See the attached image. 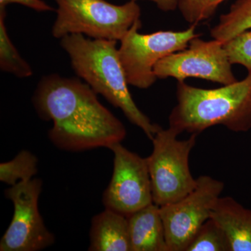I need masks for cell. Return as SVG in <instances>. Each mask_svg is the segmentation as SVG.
Instances as JSON below:
<instances>
[{
	"label": "cell",
	"instance_id": "9c48e42d",
	"mask_svg": "<svg viewBox=\"0 0 251 251\" xmlns=\"http://www.w3.org/2000/svg\"><path fill=\"white\" fill-rule=\"evenodd\" d=\"M109 150L114 155L113 172L102 201L105 209L128 217L153 203L148 162L121 143Z\"/></svg>",
	"mask_w": 251,
	"mask_h": 251
},
{
	"label": "cell",
	"instance_id": "9a60e30c",
	"mask_svg": "<svg viewBox=\"0 0 251 251\" xmlns=\"http://www.w3.org/2000/svg\"><path fill=\"white\" fill-rule=\"evenodd\" d=\"M6 11L0 9V69L20 78L33 75L32 68L19 53L10 39L5 24Z\"/></svg>",
	"mask_w": 251,
	"mask_h": 251
},
{
	"label": "cell",
	"instance_id": "d6986e66",
	"mask_svg": "<svg viewBox=\"0 0 251 251\" xmlns=\"http://www.w3.org/2000/svg\"><path fill=\"white\" fill-rule=\"evenodd\" d=\"M224 48L229 62L240 64L251 74V34L247 31L225 43Z\"/></svg>",
	"mask_w": 251,
	"mask_h": 251
},
{
	"label": "cell",
	"instance_id": "7a4b0ae2",
	"mask_svg": "<svg viewBox=\"0 0 251 251\" xmlns=\"http://www.w3.org/2000/svg\"><path fill=\"white\" fill-rule=\"evenodd\" d=\"M117 43L71 34L61 39L60 44L77 76L96 93L120 109L130 123L139 127L152 140L162 127L153 124L135 104L128 89Z\"/></svg>",
	"mask_w": 251,
	"mask_h": 251
},
{
	"label": "cell",
	"instance_id": "52a82bcc",
	"mask_svg": "<svg viewBox=\"0 0 251 251\" xmlns=\"http://www.w3.org/2000/svg\"><path fill=\"white\" fill-rule=\"evenodd\" d=\"M196 188L182 199L160 206L168 251H186L200 227L210 219L224 184L207 175L197 178Z\"/></svg>",
	"mask_w": 251,
	"mask_h": 251
},
{
	"label": "cell",
	"instance_id": "7402d4cb",
	"mask_svg": "<svg viewBox=\"0 0 251 251\" xmlns=\"http://www.w3.org/2000/svg\"><path fill=\"white\" fill-rule=\"evenodd\" d=\"M249 31H250V33H251V30H249Z\"/></svg>",
	"mask_w": 251,
	"mask_h": 251
},
{
	"label": "cell",
	"instance_id": "e0dca14e",
	"mask_svg": "<svg viewBox=\"0 0 251 251\" xmlns=\"http://www.w3.org/2000/svg\"><path fill=\"white\" fill-rule=\"evenodd\" d=\"M186 251H231V248L224 229L210 218L198 229Z\"/></svg>",
	"mask_w": 251,
	"mask_h": 251
},
{
	"label": "cell",
	"instance_id": "ffe728a7",
	"mask_svg": "<svg viewBox=\"0 0 251 251\" xmlns=\"http://www.w3.org/2000/svg\"><path fill=\"white\" fill-rule=\"evenodd\" d=\"M10 4H18L34 10L38 12L54 11L53 8L43 0H0V9H6Z\"/></svg>",
	"mask_w": 251,
	"mask_h": 251
},
{
	"label": "cell",
	"instance_id": "8fae6325",
	"mask_svg": "<svg viewBox=\"0 0 251 251\" xmlns=\"http://www.w3.org/2000/svg\"><path fill=\"white\" fill-rule=\"evenodd\" d=\"M211 218L224 229L231 251H251V210L234 198L220 197Z\"/></svg>",
	"mask_w": 251,
	"mask_h": 251
},
{
	"label": "cell",
	"instance_id": "ba28073f",
	"mask_svg": "<svg viewBox=\"0 0 251 251\" xmlns=\"http://www.w3.org/2000/svg\"><path fill=\"white\" fill-rule=\"evenodd\" d=\"M43 182L33 178L5 190L14 204V212L1 241V251H39L50 247L55 237L44 224L39 210Z\"/></svg>",
	"mask_w": 251,
	"mask_h": 251
},
{
	"label": "cell",
	"instance_id": "44dd1931",
	"mask_svg": "<svg viewBox=\"0 0 251 251\" xmlns=\"http://www.w3.org/2000/svg\"><path fill=\"white\" fill-rule=\"evenodd\" d=\"M133 1H138V0H133ZM154 3L158 9L163 11H174L178 8L179 0H145Z\"/></svg>",
	"mask_w": 251,
	"mask_h": 251
},
{
	"label": "cell",
	"instance_id": "277c9868",
	"mask_svg": "<svg viewBox=\"0 0 251 251\" xmlns=\"http://www.w3.org/2000/svg\"><path fill=\"white\" fill-rule=\"evenodd\" d=\"M57 6L52 35L62 39L82 34L94 39L121 41L135 23L141 10L130 0L122 5L105 0H53Z\"/></svg>",
	"mask_w": 251,
	"mask_h": 251
},
{
	"label": "cell",
	"instance_id": "6da1fadb",
	"mask_svg": "<svg viewBox=\"0 0 251 251\" xmlns=\"http://www.w3.org/2000/svg\"><path fill=\"white\" fill-rule=\"evenodd\" d=\"M32 101L41 120L53 124L49 131L51 143L64 151L109 149L126 136L124 124L80 79L45 75L38 83Z\"/></svg>",
	"mask_w": 251,
	"mask_h": 251
},
{
	"label": "cell",
	"instance_id": "ac0fdd59",
	"mask_svg": "<svg viewBox=\"0 0 251 251\" xmlns=\"http://www.w3.org/2000/svg\"><path fill=\"white\" fill-rule=\"evenodd\" d=\"M225 1L226 0H179L178 8L186 22L196 25L210 19Z\"/></svg>",
	"mask_w": 251,
	"mask_h": 251
},
{
	"label": "cell",
	"instance_id": "2e32d148",
	"mask_svg": "<svg viewBox=\"0 0 251 251\" xmlns=\"http://www.w3.org/2000/svg\"><path fill=\"white\" fill-rule=\"evenodd\" d=\"M37 173V158L27 150H22L11 161L0 164V181L10 186L29 181Z\"/></svg>",
	"mask_w": 251,
	"mask_h": 251
},
{
	"label": "cell",
	"instance_id": "30bf717a",
	"mask_svg": "<svg viewBox=\"0 0 251 251\" xmlns=\"http://www.w3.org/2000/svg\"><path fill=\"white\" fill-rule=\"evenodd\" d=\"M232 65L224 44L216 39L204 41L198 36L190 41L186 49L157 63L154 74L158 79L173 77L184 81L197 77L227 85L237 81Z\"/></svg>",
	"mask_w": 251,
	"mask_h": 251
},
{
	"label": "cell",
	"instance_id": "4fadbf2b",
	"mask_svg": "<svg viewBox=\"0 0 251 251\" xmlns=\"http://www.w3.org/2000/svg\"><path fill=\"white\" fill-rule=\"evenodd\" d=\"M90 251H131L128 217L105 209L94 216L90 231Z\"/></svg>",
	"mask_w": 251,
	"mask_h": 251
},
{
	"label": "cell",
	"instance_id": "5bb4252c",
	"mask_svg": "<svg viewBox=\"0 0 251 251\" xmlns=\"http://www.w3.org/2000/svg\"><path fill=\"white\" fill-rule=\"evenodd\" d=\"M251 29V0H237L228 12L221 15L219 23L211 28L210 34L214 39L223 44Z\"/></svg>",
	"mask_w": 251,
	"mask_h": 251
},
{
	"label": "cell",
	"instance_id": "3957f363",
	"mask_svg": "<svg viewBox=\"0 0 251 251\" xmlns=\"http://www.w3.org/2000/svg\"><path fill=\"white\" fill-rule=\"evenodd\" d=\"M176 95L177 103L170 115L169 127L179 135H199L218 125L236 133L251 129V74L210 90L178 81Z\"/></svg>",
	"mask_w": 251,
	"mask_h": 251
},
{
	"label": "cell",
	"instance_id": "5b68a950",
	"mask_svg": "<svg viewBox=\"0 0 251 251\" xmlns=\"http://www.w3.org/2000/svg\"><path fill=\"white\" fill-rule=\"evenodd\" d=\"M179 135L171 127L161 128L151 140L152 152L146 158L153 202L159 206L182 199L197 184L190 170L189 156L198 135L193 133L184 140H178Z\"/></svg>",
	"mask_w": 251,
	"mask_h": 251
},
{
	"label": "cell",
	"instance_id": "7c38bea8",
	"mask_svg": "<svg viewBox=\"0 0 251 251\" xmlns=\"http://www.w3.org/2000/svg\"><path fill=\"white\" fill-rule=\"evenodd\" d=\"M128 220L131 251H168L159 206L152 203Z\"/></svg>",
	"mask_w": 251,
	"mask_h": 251
},
{
	"label": "cell",
	"instance_id": "8992f818",
	"mask_svg": "<svg viewBox=\"0 0 251 251\" xmlns=\"http://www.w3.org/2000/svg\"><path fill=\"white\" fill-rule=\"evenodd\" d=\"M141 21L135 23L120 41L119 55L128 85L139 89H148L157 79L154 67L162 59L183 50L190 41L200 36L196 25L186 30L158 31L151 34H140Z\"/></svg>",
	"mask_w": 251,
	"mask_h": 251
}]
</instances>
